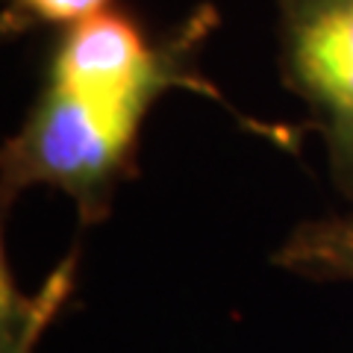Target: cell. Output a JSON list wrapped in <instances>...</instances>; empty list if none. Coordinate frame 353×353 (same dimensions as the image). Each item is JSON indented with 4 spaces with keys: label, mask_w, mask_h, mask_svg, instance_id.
I'll list each match as a JSON object with an SVG mask.
<instances>
[{
    "label": "cell",
    "mask_w": 353,
    "mask_h": 353,
    "mask_svg": "<svg viewBox=\"0 0 353 353\" xmlns=\"http://www.w3.org/2000/svg\"><path fill=\"white\" fill-rule=\"evenodd\" d=\"M109 3L112 0H9L12 12H6V27L50 24L68 30L106 12Z\"/></svg>",
    "instance_id": "5b68a950"
},
{
    "label": "cell",
    "mask_w": 353,
    "mask_h": 353,
    "mask_svg": "<svg viewBox=\"0 0 353 353\" xmlns=\"http://www.w3.org/2000/svg\"><path fill=\"white\" fill-rule=\"evenodd\" d=\"M283 80L306 101L353 197V0H277Z\"/></svg>",
    "instance_id": "7a4b0ae2"
},
{
    "label": "cell",
    "mask_w": 353,
    "mask_h": 353,
    "mask_svg": "<svg viewBox=\"0 0 353 353\" xmlns=\"http://www.w3.org/2000/svg\"><path fill=\"white\" fill-rule=\"evenodd\" d=\"M150 106L48 83L3 148V206L30 185H53L74 197L83 224L103 221L115 189L136 171L139 130Z\"/></svg>",
    "instance_id": "6da1fadb"
},
{
    "label": "cell",
    "mask_w": 353,
    "mask_h": 353,
    "mask_svg": "<svg viewBox=\"0 0 353 353\" xmlns=\"http://www.w3.org/2000/svg\"><path fill=\"white\" fill-rule=\"evenodd\" d=\"M274 262L309 280L353 283V212L301 224L274 253Z\"/></svg>",
    "instance_id": "277c9868"
},
{
    "label": "cell",
    "mask_w": 353,
    "mask_h": 353,
    "mask_svg": "<svg viewBox=\"0 0 353 353\" xmlns=\"http://www.w3.org/2000/svg\"><path fill=\"white\" fill-rule=\"evenodd\" d=\"M74 268L77 256L71 253L53 274L41 283L36 294H24L18 289L15 277L9 274L3 262V277H0V353H36L41 333L59 315V309L68 301L74 289Z\"/></svg>",
    "instance_id": "3957f363"
}]
</instances>
